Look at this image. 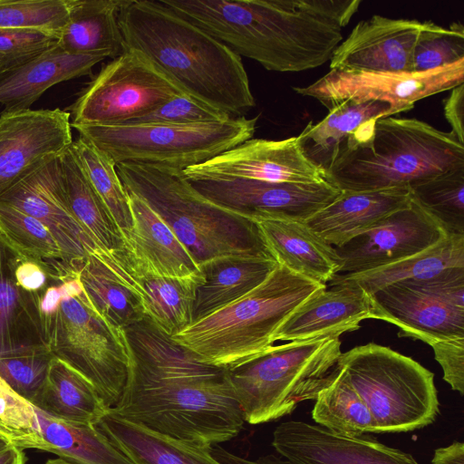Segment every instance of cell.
<instances>
[{"mask_svg":"<svg viewBox=\"0 0 464 464\" xmlns=\"http://www.w3.org/2000/svg\"><path fill=\"white\" fill-rule=\"evenodd\" d=\"M53 355L87 378L107 407L119 401L125 386L130 353L124 330L101 316L83 289L63 296L58 311L44 321Z\"/></svg>","mask_w":464,"mask_h":464,"instance_id":"9","label":"cell"},{"mask_svg":"<svg viewBox=\"0 0 464 464\" xmlns=\"http://www.w3.org/2000/svg\"><path fill=\"white\" fill-rule=\"evenodd\" d=\"M447 236L438 222L411 198L408 206L334 246L340 260L339 274H359L401 261Z\"/></svg>","mask_w":464,"mask_h":464,"instance_id":"13","label":"cell"},{"mask_svg":"<svg viewBox=\"0 0 464 464\" xmlns=\"http://www.w3.org/2000/svg\"><path fill=\"white\" fill-rule=\"evenodd\" d=\"M8 445H12V444H10V442L0 434V449H3Z\"/></svg>","mask_w":464,"mask_h":464,"instance_id":"55","label":"cell"},{"mask_svg":"<svg viewBox=\"0 0 464 464\" xmlns=\"http://www.w3.org/2000/svg\"><path fill=\"white\" fill-rule=\"evenodd\" d=\"M71 116L59 108L0 114V196L72 143Z\"/></svg>","mask_w":464,"mask_h":464,"instance_id":"14","label":"cell"},{"mask_svg":"<svg viewBox=\"0 0 464 464\" xmlns=\"http://www.w3.org/2000/svg\"><path fill=\"white\" fill-rule=\"evenodd\" d=\"M0 464H25L23 450L14 445L0 449Z\"/></svg>","mask_w":464,"mask_h":464,"instance_id":"53","label":"cell"},{"mask_svg":"<svg viewBox=\"0 0 464 464\" xmlns=\"http://www.w3.org/2000/svg\"><path fill=\"white\" fill-rule=\"evenodd\" d=\"M45 464H74V463H72L68 460H65L62 458H56V459H48Z\"/></svg>","mask_w":464,"mask_h":464,"instance_id":"54","label":"cell"},{"mask_svg":"<svg viewBox=\"0 0 464 464\" xmlns=\"http://www.w3.org/2000/svg\"><path fill=\"white\" fill-rule=\"evenodd\" d=\"M31 403L55 419L94 425L109 410L87 378L54 356L44 383Z\"/></svg>","mask_w":464,"mask_h":464,"instance_id":"31","label":"cell"},{"mask_svg":"<svg viewBox=\"0 0 464 464\" xmlns=\"http://www.w3.org/2000/svg\"><path fill=\"white\" fill-rule=\"evenodd\" d=\"M370 297L372 318L396 325L400 337L429 345L464 337V311L422 291L395 283L377 289Z\"/></svg>","mask_w":464,"mask_h":464,"instance_id":"20","label":"cell"},{"mask_svg":"<svg viewBox=\"0 0 464 464\" xmlns=\"http://www.w3.org/2000/svg\"><path fill=\"white\" fill-rule=\"evenodd\" d=\"M431 464H464V443L454 441L434 451Z\"/></svg>","mask_w":464,"mask_h":464,"instance_id":"52","label":"cell"},{"mask_svg":"<svg viewBox=\"0 0 464 464\" xmlns=\"http://www.w3.org/2000/svg\"><path fill=\"white\" fill-rule=\"evenodd\" d=\"M15 276L18 284L26 291L43 292L53 281L44 270L35 262L26 259L16 268Z\"/></svg>","mask_w":464,"mask_h":464,"instance_id":"49","label":"cell"},{"mask_svg":"<svg viewBox=\"0 0 464 464\" xmlns=\"http://www.w3.org/2000/svg\"><path fill=\"white\" fill-rule=\"evenodd\" d=\"M95 426L133 464H221L211 455L210 447L156 433L110 410Z\"/></svg>","mask_w":464,"mask_h":464,"instance_id":"29","label":"cell"},{"mask_svg":"<svg viewBox=\"0 0 464 464\" xmlns=\"http://www.w3.org/2000/svg\"><path fill=\"white\" fill-rule=\"evenodd\" d=\"M124 333L130 364L113 414L202 447L238 435L245 420L228 369L200 361L148 317Z\"/></svg>","mask_w":464,"mask_h":464,"instance_id":"1","label":"cell"},{"mask_svg":"<svg viewBox=\"0 0 464 464\" xmlns=\"http://www.w3.org/2000/svg\"><path fill=\"white\" fill-rule=\"evenodd\" d=\"M59 35L29 30H0V73L17 68L58 44Z\"/></svg>","mask_w":464,"mask_h":464,"instance_id":"45","label":"cell"},{"mask_svg":"<svg viewBox=\"0 0 464 464\" xmlns=\"http://www.w3.org/2000/svg\"><path fill=\"white\" fill-rule=\"evenodd\" d=\"M211 455L221 464H295L288 459L277 457L274 454L262 456L256 459H247L233 454L219 444L210 446Z\"/></svg>","mask_w":464,"mask_h":464,"instance_id":"50","label":"cell"},{"mask_svg":"<svg viewBox=\"0 0 464 464\" xmlns=\"http://www.w3.org/2000/svg\"><path fill=\"white\" fill-rule=\"evenodd\" d=\"M304 300L280 326L276 341H305L358 330L372 318L371 297L359 285L343 281L329 284Z\"/></svg>","mask_w":464,"mask_h":464,"instance_id":"21","label":"cell"},{"mask_svg":"<svg viewBox=\"0 0 464 464\" xmlns=\"http://www.w3.org/2000/svg\"><path fill=\"white\" fill-rule=\"evenodd\" d=\"M314 401L312 417L317 425L346 436L376 432L370 411L338 362L333 379Z\"/></svg>","mask_w":464,"mask_h":464,"instance_id":"37","label":"cell"},{"mask_svg":"<svg viewBox=\"0 0 464 464\" xmlns=\"http://www.w3.org/2000/svg\"><path fill=\"white\" fill-rule=\"evenodd\" d=\"M464 83V59L422 72H372L330 70L305 87H294L314 98L329 111L343 101L385 102L401 112L421 99L452 90Z\"/></svg>","mask_w":464,"mask_h":464,"instance_id":"11","label":"cell"},{"mask_svg":"<svg viewBox=\"0 0 464 464\" xmlns=\"http://www.w3.org/2000/svg\"><path fill=\"white\" fill-rule=\"evenodd\" d=\"M116 170L125 190L142 198L168 224L199 266L225 256L274 258L254 220L207 199L183 170L137 162L116 164Z\"/></svg>","mask_w":464,"mask_h":464,"instance_id":"4","label":"cell"},{"mask_svg":"<svg viewBox=\"0 0 464 464\" xmlns=\"http://www.w3.org/2000/svg\"><path fill=\"white\" fill-rule=\"evenodd\" d=\"M116 275L140 297L146 316L170 337L193 322L197 289L204 275L169 277L160 275L125 246L99 252Z\"/></svg>","mask_w":464,"mask_h":464,"instance_id":"18","label":"cell"},{"mask_svg":"<svg viewBox=\"0 0 464 464\" xmlns=\"http://www.w3.org/2000/svg\"><path fill=\"white\" fill-rule=\"evenodd\" d=\"M422 22L374 14L360 21L334 51L330 69L411 72L413 50Z\"/></svg>","mask_w":464,"mask_h":464,"instance_id":"19","label":"cell"},{"mask_svg":"<svg viewBox=\"0 0 464 464\" xmlns=\"http://www.w3.org/2000/svg\"><path fill=\"white\" fill-rule=\"evenodd\" d=\"M410 203L408 187L341 191L334 200L304 223L328 244L337 246Z\"/></svg>","mask_w":464,"mask_h":464,"instance_id":"25","label":"cell"},{"mask_svg":"<svg viewBox=\"0 0 464 464\" xmlns=\"http://www.w3.org/2000/svg\"><path fill=\"white\" fill-rule=\"evenodd\" d=\"M73 0H0V30H29L60 36Z\"/></svg>","mask_w":464,"mask_h":464,"instance_id":"40","label":"cell"},{"mask_svg":"<svg viewBox=\"0 0 464 464\" xmlns=\"http://www.w3.org/2000/svg\"><path fill=\"white\" fill-rule=\"evenodd\" d=\"M464 59V26L459 22L445 28L430 21L422 22L415 44L411 72L444 67Z\"/></svg>","mask_w":464,"mask_h":464,"instance_id":"41","label":"cell"},{"mask_svg":"<svg viewBox=\"0 0 464 464\" xmlns=\"http://www.w3.org/2000/svg\"><path fill=\"white\" fill-rule=\"evenodd\" d=\"M72 148L92 187L111 212L121 235L132 227L129 197L116 170V164L102 150L80 137Z\"/></svg>","mask_w":464,"mask_h":464,"instance_id":"39","label":"cell"},{"mask_svg":"<svg viewBox=\"0 0 464 464\" xmlns=\"http://www.w3.org/2000/svg\"><path fill=\"white\" fill-rule=\"evenodd\" d=\"M272 446L295 464H419L410 453L365 435L346 436L299 420L279 424Z\"/></svg>","mask_w":464,"mask_h":464,"instance_id":"17","label":"cell"},{"mask_svg":"<svg viewBox=\"0 0 464 464\" xmlns=\"http://www.w3.org/2000/svg\"><path fill=\"white\" fill-rule=\"evenodd\" d=\"M341 354L339 337L294 341L229 369L245 422L273 421L291 414L299 403L314 401L333 379Z\"/></svg>","mask_w":464,"mask_h":464,"instance_id":"6","label":"cell"},{"mask_svg":"<svg viewBox=\"0 0 464 464\" xmlns=\"http://www.w3.org/2000/svg\"><path fill=\"white\" fill-rule=\"evenodd\" d=\"M99 250L87 256L78 277L96 312L124 330L147 316L138 295L102 259Z\"/></svg>","mask_w":464,"mask_h":464,"instance_id":"35","label":"cell"},{"mask_svg":"<svg viewBox=\"0 0 464 464\" xmlns=\"http://www.w3.org/2000/svg\"><path fill=\"white\" fill-rule=\"evenodd\" d=\"M258 117L190 125H74L80 137L115 164L137 162L180 170L199 165L252 139Z\"/></svg>","mask_w":464,"mask_h":464,"instance_id":"8","label":"cell"},{"mask_svg":"<svg viewBox=\"0 0 464 464\" xmlns=\"http://www.w3.org/2000/svg\"><path fill=\"white\" fill-rule=\"evenodd\" d=\"M62 298L60 284H52L44 290L39 304L43 322L58 311Z\"/></svg>","mask_w":464,"mask_h":464,"instance_id":"51","label":"cell"},{"mask_svg":"<svg viewBox=\"0 0 464 464\" xmlns=\"http://www.w3.org/2000/svg\"><path fill=\"white\" fill-rule=\"evenodd\" d=\"M403 285L464 311V276L423 284Z\"/></svg>","mask_w":464,"mask_h":464,"instance_id":"47","label":"cell"},{"mask_svg":"<svg viewBox=\"0 0 464 464\" xmlns=\"http://www.w3.org/2000/svg\"><path fill=\"white\" fill-rule=\"evenodd\" d=\"M324 287L278 264L252 291L171 338L200 361L233 369L273 346L288 316Z\"/></svg>","mask_w":464,"mask_h":464,"instance_id":"5","label":"cell"},{"mask_svg":"<svg viewBox=\"0 0 464 464\" xmlns=\"http://www.w3.org/2000/svg\"><path fill=\"white\" fill-rule=\"evenodd\" d=\"M464 276V236L448 235L432 246L401 261L353 275H335L328 283L349 281L369 295L385 285L423 284Z\"/></svg>","mask_w":464,"mask_h":464,"instance_id":"27","label":"cell"},{"mask_svg":"<svg viewBox=\"0 0 464 464\" xmlns=\"http://www.w3.org/2000/svg\"><path fill=\"white\" fill-rule=\"evenodd\" d=\"M435 360L443 371V379L453 391L464 393V337L432 343Z\"/></svg>","mask_w":464,"mask_h":464,"instance_id":"46","label":"cell"},{"mask_svg":"<svg viewBox=\"0 0 464 464\" xmlns=\"http://www.w3.org/2000/svg\"><path fill=\"white\" fill-rule=\"evenodd\" d=\"M59 157L14 184L0 196V204L13 207L43 223L58 242L68 266L78 274L87 256L102 248L71 210Z\"/></svg>","mask_w":464,"mask_h":464,"instance_id":"15","label":"cell"},{"mask_svg":"<svg viewBox=\"0 0 464 464\" xmlns=\"http://www.w3.org/2000/svg\"><path fill=\"white\" fill-rule=\"evenodd\" d=\"M464 167L452 131L414 118L383 117L361 126L341 148L324 179L340 191L410 187Z\"/></svg>","mask_w":464,"mask_h":464,"instance_id":"3","label":"cell"},{"mask_svg":"<svg viewBox=\"0 0 464 464\" xmlns=\"http://www.w3.org/2000/svg\"><path fill=\"white\" fill-rule=\"evenodd\" d=\"M34 409L44 450L74 464H133L94 424L58 420Z\"/></svg>","mask_w":464,"mask_h":464,"instance_id":"34","label":"cell"},{"mask_svg":"<svg viewBox=\"0 0 464 464\" xmlns=\"http://www.w3.org/2000/svg\"><path fill=\"white\" fill-rule=\"evenodd\" d=\"M188 180L209 201L252 220L272 218L305 222L341 192L325 179L313 183L267 182L236 178Z\"/></svg>","mask_w":464,"mask_h":464,"instance_id":"12","label":"cell"},{"mask_svg":"<svg viewBox=\"0 0 464 464\" xmlns=\"http://www.w3.org/2000/svg\"><path fill=\"white\" fill-rule=\"evenodd\" d=\"M0 230L30 260L38 264L54 282L78 276L64 260L50 230L34 218L0 204Z\"/></svg>","mask_w":464,"mask_h":464,"instance_id":"36","label":"cell"},{"mask_svg":"<svg viewBox=\"0 0 464 464\" xmlns=\"http://www.w3.org/2000/svg\"><path fill=\"white\" fill-rule=\"evenodd\" d=\"M183 173L188 179L236 178L284 183L324 180V171L307 159L297 136L280 140L252 138Z\"/></svg>","mask_w":464,"mask_h":464,"instance_id":"16","label":"cell"},{"mask_svg":"<svg viewBox=\"0 0 464 464\" xmlns=\"http://www.w3.org/2000/svg\"><path fill=\"white\" fill-rule=\"evenodd\" d=\"M119 23L124 48L143 53L188 95L233 118L255 106L241 57L159 0H127Z\"/></svg>","mask_w":464,"mask_h":464,"instance_id":"2","label":"cell"},{"mask_svg":"<svg viewBox=\"0 0 464 464\" xmlns=\"http://www.w3.org/2000/svg\"><path fill=\"white\" fill-rule=\"evenodd\" d=\"M127 0H73L57 46L71 53L121 54L124 42L120 13Z\"/></svg>","mask_w":464,"mask_h":464,"instance_id":"32","label":"cell"},{"mask_svg":"<svg viewBox=\"0 0 464 464\" xmlns=\"http://www.w3.org/2000/svg\"><path fill=\"white\" fill-rule=\"evenodd\" d=\"M126 192L132 227L122 236L125 246L160 275L169 277L203 275L201 267L168 224L142 198Z\"/></svg>","mask_w":464,"mask_h":464,"instance_id":"26","label":"cell"},{"mask_svg":"<svg viewBox=\"0 0 464 464\" xmlns=\"http://www.w3.org/2000/svg\"><path fill=\"white\" fill-rule=\"evenodd\" d=\"M277 265L272 257L254 256H225L202 264L204 282L197 289L193 322L252 291L268 277Z\"/></svg>","mask_w":464,"mask_h":464,"instance_id":"28","label":"cell"},{"mask_svg":"<svg viewBox=\"0 0 464 464\" xmlns=\"http://www.w3.org/2000/svg\"><path fill=\"white\" fill-rule=\"evenodd\" d=\"M26 259L0 230V355L49 349L39 310L44 291H26L16 280Z\"/></svg>","mask_w":464,"mask_h":464,"instance_id":"22","label":"cell"},{"mask_svg":"<svg viewBox=\"0 0 464 464\" xmlns=\"http://www.w3.org/2000/svg\"><path fill=\"white\" fill-rule=\"evenodd\" d=\"M401 112L385 102L347 100L332 108L321 121L309 122L297 138L307 159L325 174L341 148L361 126Z\"/></svg>","mask_w":464,"mask_h":464,"instance_id":"30","label":"cell"},{"mask_svg":"<svg viewBox=\"0 0 464 464\" xmlns=\"http://www.w3.org/2000/svg\"><path fill=\"white\" fill-rule=\"evenodd\" d=\"M338 365L365 402L377 433L411 431L436 420L434 374L411 357L371 343L342 353Z\"/></svg>","mask_w":464,"mask_h":464,"instance_id":"7","label":"cell"},{"mask_svg":"<svg viewBox=\"0 0 464 464\" xmlns=\"http://www.w3.org/2000/svg\"><path fill=\"white\" fill-rule=\"evenodd\" d=\"M409 188L411 200L447 235L464 236V167L426 179Z\"/></svg>","mask_w":464,"mask_h":464,"instance_id":"38","label":"cell"},{"mask_svg":"<svg viewBox=\"0 0 464 464\" xmlns=\"http://www.w3.org/2000/svg\"><path fill=\"white\" fill-rule=\"evenodd\" d=\"M59 160L67 199L77 221L102 249L122 248L125 242L121 232L90 182L72 145Z\"/></svg>","mask_w":464,"mask_h":464,"instance_id":"33","label":"cell"},{"mask_svg":"<svg viewBox=\"0 0 464 464\" xmlns=\"http://www.w3.org/2000/svg\"><path fill=\"white\" fill-rule=\"evenodd\" d=\"M444 115L458 140L464 144V83L451 90L443 101Z\"/></svg>","mask_w":464,"mask_h":464,"instance_id":"48","label":"cell"},{"mask_svg":"<svg viewBox=\"0 0 464 464\" xmlns=\"http://www.w3.org/2000/svg\"><path fill=\"white\" fill-rule=\"evenodd\" d=\"M107 53H71L57 45L26 63L0 73L2 112L29 110L53 85L87 75Z\"/></svg>","mask_w":464,"mask_h":464,"instance_id":"24","label":"cell"},{"mask_svg":"<svg viewBox=\"0 0 464 464\" xmlns=\"http://www.w3.org/2000/svg\"><path fill=\"white\" fill-rule=\"evenodd\" d=\"M0 434L10 444L44 450L34 406L0 377Z\"/></svg>","mask_w":464,"mask_h":464,"instance_id":"42","label":"cell"},{"mask_svg":"<svg viewBox=\"0 0 464 464\" xmlns=\"http://www.w3.org/2000/svg\"><path fill=\"white\" fill-rule=\"evenodd\" d=\"M187 94L137 50L106 63L66 111L71 125H120Z\"/></svg>","mask_w":464,"mask_h":464,"instance_id":"10","label":"cell"},{"mask_svg":"<svg viewBox=\"0 0 464 464\" xmlns=\"http://www.w3.org/2000/svg\"><path fill=\"white\" fill-rule=\"evenodd\" d=\"M253 220L279 265L324 286L339 274L340 260L334 247L304 222L272 218Z\"/></svg>","mask_w":464,"mask_h":464,"instance_id":"23","label":"cell"},{"mask_svg":"<svg viewBox=\"0 0 464 464\" xmlns=\"http://www.w3.org/2000/svg\"><path fill=\"white\" fill-rule=\"evenodd\" d=\"M230 115L188 94L178 95L155 110L123 124L190 125L223 122Z\"/></svg>","mask_w":464,"mask_h":464,"instance_id":"44","label":"cell"},{"mask_svg":"<svg viewBox=\"0 0 464 464\" xmlns=\"http://www.w3.org/2000/svg\"><path fill=\"white\" fill-rule=\"evenodd\" d=\"M53 358L49 349L0 355V377L31 402L44 383Z\"/></svg>","mask_w":464,"mask_h":464,"instance_id":"43","label":"cell"}]
</instances>
